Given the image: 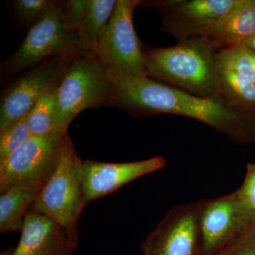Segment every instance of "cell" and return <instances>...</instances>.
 Instances as JSON below:
<instances>
[{
  "label": "cell",
  "mask_w": 255,
  "mask_h": 255,
  "mask_svg": "<svg viewBox=\"0 0 255 255\" xmlns=\"http://www.w3.org/2000/svg\"><path fill=\"white\" fill-rule=\"evenodd\" d=\"M80 52L78 33L70 29L63 14V1L28 29L21 46L1 66V81H6L46 60Z\"/></svg>",
  "instance_id": "obj_5"
},
{
  "label": "cell",
  "mask_w": 255,
  "mask_h": 255,
  "mask_svg": "<svg viewBox=\"0 0 255 255\" xmlns=\"http://www.w3.org/2000/svg\"><path fill=\"white\" fill-rule=\"evenodd\" d=\"M217 63L223 102L255 114V85L226 65Z\"/></svg>",
  "instance_id": "obj_17"
},
{
  "label": "cell",
  "mask_w": 255,
  "mask_h": 255,
  "mask_svg": "<svg viewBox=\"0 0 255 255\" xmlns=\"http://www.w3.org/2000/svg\"><path fill=\"white\" fill-rule=\"evenodd\" d=\"M203 201L172 208L149 235L144 255H194L201 248L200 216Z\"/></svg>",
  "instance_id": "obj_11"
},
{
  "label": "cell",
  "mask_w": 255,
  "mask_h": 255,
  "mask_svg": "<svg viewBox=\"0 0 255 255\" xmlns=\"http://www.w3.org/2000/svg\"><path fill=\"white\" fill-rule=\"evenodd\" d=\"M80 52L46 60L27 70L1 92L0 130L26 117L40 97L61 78Z\"/></svg>",
  "instance_id": "obj_10"
},
{
  "label": "cell",
  "mask_w": 255,
  "mask_h": 255,
  "mask_svg": "<svg viewBox=\"0 0 255 255\" xmlns=\"http://www.w3.org/2000/svg\"><path fill=\"white\" fill-rule=\"evenodd\" d=\"M68 131L31 136L0 161V193L15 186L43 187L59 163Z\"/></svg>",
  "instance_id": "obj_7"
},
{
  "label": "cell",
  "mask_w": 255,
  "mask_h": 255,
  "mask_svg": "<svg viewBox=\"0 0 255 255\" xmlns=\"http://www.w3.org/2000/svg\"><path fill=\"white\" fill-rule=\"evenodd\" d=\"M117 3V0H86L83 21L78 31L80 53L95 54L99 39Z\"/></svg>",
  "instance_id": "obj_16"
},
{
  "label": "cell",
  "mask_w": 255,
  "mask_h": 255,
  "mask_svg": "<svg viewBox=\"0 0 255 255\" xmlns=\"http://www.w3.org/2000/svg\"><path fill=\"white\" fill-rule=\"evenodd\" d=\"M139 2V0H117L95 52L106 70L126 78L147 77L141 43L132 22V14Z\"/></svg>",
  "instance_id": "obj_6"
},
{
  "label": "cell",
  "mask_w": 255,
  "mask_h": 255,
  "mask_svg": "<svg viewBox=\"0 0 255 255\" xmlns=\"http://www.w3.org/2000/svg\"><path fill=\"white\" fill-rule=\"evenodd\" d=\"M216 52L202 36L167 48L142 47L147 78L199 97L223 101Z\"/></svg>",
  "instance_id": "obj_2"
},
{
  "label": "cell",
  "mask_w": 255,
  "mask_h": 255,
  "mask_svg": "<svg viewBox=\"0 0 255 255\" xmlns=\"http://www.w3.org/2000/svg\"><path fill=\"white\" fill-rule=\"evenodd\" d=\"M224 255H255V228L230 246Z\"/></svg>",
  "instance_id": "obj_24"
},
{
  "label": "cell",
  "mask_w": 255,
  "mask_h": 255,
  "mask_svg": "<svg viewBox=\"0 0 255 255\" xmlns=\"http://www.w3.org/2000/svg\"><path fill=\"white\" fill-rule=\"evenodd\" d=\"M41 187L15 186L0 196V233L21 232L25 218L38 199Z\"/></svg>",
  "instance_id": "obj_15"
},
{
  "label": "cell",
  "mask_w": 255,
  "mask_h": 255,
  "mask_svg": "<svg viewBox=\"0 0 255 255\" xmlns=\"http://www.w3.org/2000/svg\"><path fill=\"white\" fill-rule=\"evenodd\" d=\"M255 228L254 210L245 202L239 190L203 201L200 216L201 251L212 254L232 246Z\"/></svg>",
  "instance_id": "obj_9"
},
{
  "label": "cell",
  "mask_w": 255,
  "mask_h": 255,
  "mask_svg": "<svg viewBox=\"0 0 255 255\" xmlns=\"http://www.w3.org/2000/svg\"><path fill=\"white\" fill-rule=\"evenodd\" d=\"M82 160L69 137L59 163L29 211L46 216L78 242V223L87 205L82 182Z\"/></svg>",
  "instance_id": "obj_4"
},
{
  "label": "cell",
  "mask_w": 255,
  "mask_h": 255,
  "mask_svg": "<svg viewBox=\"0 0 255 255\" xmlns=\"http://www.w3.org/2000/svg\"><path fill=\"white\" fill-rule=\"evenodd\" d=\"M31 136L26 116L0 130V161L17 150Z\"/></svg>",
  "instance_id": "obj_21"
},
{
  "label": "cell",
  "mask_w": 255,
  "mask_h": 255,
  "mask_svg": "<svg viewBox=\"0 0 255 255\" xmlns=\"http://www.w3.org/2000/svg\"><path fill=\"white\" fill-rule=\"evenodd\" d=\"M12 255H73L78 242L53 220L29 211Z\"/></svg>",
  "instance_id": "obj_13"
},
{
  "label": "cell",
  "mask_w": 255,
  "mask_h": 255,
  "mask_svg": "<svg viewBox=\"0 0 255 255\" xmlns=\"http://www.w3.org/2000/svg\"><path fill=\"white\" fill-rule=\"evenodd\" d=\"M243 45H245V46L248 47V48H251V50L255 52V33L253 36L250 37L248 40H246L243 43Z\"/></svg>",
  "instance_id": "obj_25"
},
{
  "label": "cell",
  "mask_w": 255,
  "mask_h": 255,
  "mask_svg": "<svg viewBox=\"0 0 255 255\" xmlns=\"http://www.w3.org/2000/svg\"><path fill=\"white\" fill-rule=\"evenodd\" d=\"M112 85L95 54L79 53L64 72L58 88L55 131H68L74 119L85 110L109 106Z\"/></svg>",
  "instance_id": "obj_3"
},
{
  "label": "cell",
  "mask_w": 255,
  "mask_h": 255,
  "mask_svg": "<svg viewBox=\"0 0 255 255\" xmlns=\"http://www.w3.org/2000/svg\"><path fill=\"white\" fill-rule=\"evenodd\" d=\"M109 106L132 116L174 114L206 124L240 145L255 142V114L217 99L199 97L150 78H130L107 70Z\"/></svg>",
  "instance_id": "obj_1"
},
{
  "label": "cell",
  "mask_w": 255,
  "mask_h": 255,
  "mask_svg": "<svg viewBox=\"0 0 255 255\" xmlns=\"http://www.w3.org/2000/svg\"><path fill=\"white\" fill-rule=\"evenodd\" d=\"M219 63L231 68L255 85V52L245 45H236L216 52Z\"/></svg>",
  "instance_id": "obj_19"
},
{
  "label": "cell",
  "mask_w": 255,
  "mask_h": 255,
  "mask_svg": "<svg viewBox=\"0 0 255 255\" xmlns=\"http://www.w3.org/2000/svg\"><path fill=\"white\" fill-rule=\"evenodd\" d=\"M241 0H157L140 1L138 6L157 10L162 16L161 31L178 43L203 36Z\"/></svg>",
  "instance_id": "obj_8"
},
{
  "label": "cell",
  "mask_w": 255,
  "mask_h": 255,
  "mask_svg": "<svg viewBox=\"0 0 255 255\" xmlns=\"http://www.w3.org/2000/svg\"><path fill=\"white\" fill-rule=\"evenodd\" d=\"M255 33V0H241L240 4L202 37L216 51L243 44Z\"/></svg>",
  "instance_id": "obj_14"
},
{
  "label": "cell",
  "mask_w": 255,
  "mask_h": 255,
  "mask_svg": "<svg viewBox=\"0 0 255 255\" xmlns=\"http://www.w3.org/2000/svg\"><path fill=\"white\" fill-rule=\"evenodd\" d=\"M165 165V159L161 156L122 163L83 160L82 182L85 201L88 204L104 197L137 178L159 170Z\"/></svg>",
  "instance_id": "obj_12"
},
{
  "label": "cell",
  "mask_w": 255,
  "mask_h": 255,
  "mask_svg": "<svg viewBox=\"0 0 255 255\" xmlns=\"http://www.w3.org/2000/svg\"><path fill=\"white\" fill-rule=\"evenodd\" d=\"M56 3L55 0H15L12 4L20 26L30 29L46 16Z\"/></svg>",
  "instance_id": "obj_20"
},
{
  "label": "cell",
  "mask_w": 255,
  "mask_h": 255,
  "mask_svg": "<svg viewBox=\"0 0 255 255\" xmlns=\"http://www.w3.org/2000/svg\"><path fill=\"white\" fill-rule=\"evenodd\" d=\"M86 0L63 1V14L70 29L78 32L81 27L85 11Z\"/></svg>",
  "instance_id": "obj_22"
},
{
  "label": "cell",
  "mask_w": 255,
  "mask_h": 255,
  "mask_svg": "<svg viewBox=\"0 0 255 255\" xmlns=\"http://www.w3.org/2000/svg\"><path fill=\"white\" fill-rule=\"evenodd\" d=\"M254 223H255V209L254 210Z\"/></svg>",
  "instance_id": "obj_26"
},
{
  "label": "cell",
  "mask_w": 255,
  "mask_h": 255,
  "mask_svg": "<svg viewBox=\"0 0 255 255\" xmlns=\"http://www.w3.org/2000/svg\"><path fill=\"white\" fill-rule=\"evenodd\" d=\"M245 202L252 209H255V164L247 166L246 178L243 185L238 189Z\"/></svg>",
  "instance_id": "obj_23"
},
{
  "label": "cell",
  "mask_w": 255,
  "mask_h": 255,
  "mask_svg": "<svg viewBox=\"0 0 255 255\" xmlns=\"http://www.w3.org/2000/svg\"><path fill=\"white\" fill-rule=\"evenodd\" d=\"M60 78L40 97L29 113L26 115L32 136H44L56 132L55 129V116L57 94Z\"/></svg>",
  "instance_id": "obj_18"
}]
</instances>
